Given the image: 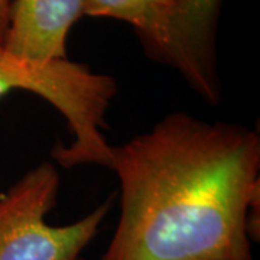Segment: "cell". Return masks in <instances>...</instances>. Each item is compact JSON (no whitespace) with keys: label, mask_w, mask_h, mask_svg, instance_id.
<instances>
[{"label":"cell","mask_w":260,"mask_h":260,"mask_svg":"<svg viewBox=\"0 0 260 260\" xmlns=\"http://www.w3.org/2000/svg\"><path fill=\"white\" fill-rule=\"evenodd\" d=\"M120 217L100 260H253L260 136L171 113L112 146Z\"/></svg>","instance_id":"1"},{"label":"cell","mask_w":260,"mask_h":260,"mask_svg":"<svg viewBox=\"0 0 260 260\" xmlns=\"http://www.w3.org/2000/svg\"><path fill=\"white\" fill-rule=\"evenodd\" d=\"M15 90L37 94L62 114L74 135L70 146L56 143L59 167H112V146L103 135L106 114L117 94L116 80L67 59L30 61L0 48V99Z\"/></svg>","instance_id":"2"},{"label":"cell","mask_w":260,"mask_h":260,"mask_svg":"<svg viewBox=\"0 0 260 260\" xmlns=\"http://www.w3.org/2000/svg\"><path fill=\"white\" fill-rule=\"evenodd\" d=\"M61 179L51 162H41L0 194V260H81L112 208V198L81 220L49 225Z\"/></svg>","instance_id":"3"},{"label":"cell","mask_w":260,"mask_h":260,"mask_svg":"<svg viewBox=\"0 0 260 260\" xmlns=\"http://www.w3.org/2000/svg\"><path fill=\"white\" fill-rule=\"evenodd\" d=\"M221 5L223 0H177L159 56L210 104L221 100L215 42Z\"/></svg>","instance_id":"4"},{"label":"cell","mask_w":260,"mask_h":260,"mask_svg":"<svg viewBox=\"0 0 260 260\" xmlns=\"http://www.w3.org/2000/svg\"><path fill=\"white\" fill-rule=\"evenodd\" d=\"M84 16V0H15L3 48L30 61L67 59V38Z\"/></svg>","instance_id":"5"},{"label":"cell","mask_w":260,"mask_h":260,"mask_svg":"<svg viewBox=\"0 0 260 260\" xmlns=\"http://www.w3.org/2000/svg\"><path fill=\"white\" fill-rule=\"evenodd\" d=\"M177 0H84V15L129 23L148 55L158 59Z\"/></svg>","instance_id":"6"},{"label":"cell","mask_w":260,"mask_h":260,"mask_svg":"<svg viewBox=\"0 0 260 260\" xmlns=\"http://www.w3.org/2000/svg\"><path fill=\"white\" fill-rule=\"evenodd\" d=\"M10 6L12 0H0V48L5 45V39L9 28Z\"/></svg>","instance_id":"7"}]
</instances>
